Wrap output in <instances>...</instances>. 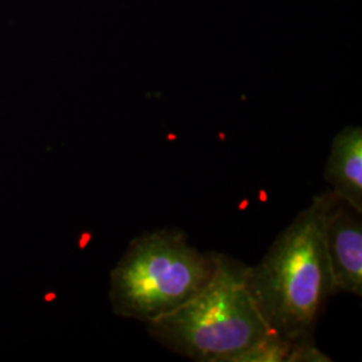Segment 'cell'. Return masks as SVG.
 Instances as JSON below:
<instances>
[{"label": "cell", "mask_w": 362, "mask_h": 362, "mask_svg": "<svg viewBox=\"0 0 362 362\" xmlns=\"http://www.w3.org/2000/svg\"><path fill=\"white\" fill-rule=\"evenodd\" d=\"M334 194H315L274 240L257 266L247 267V287L266 324L293 342L314 341L327 298L334 296L325 247V218Z\"/></svg>", "instance_id": "1"}, {"label": "cell", "mask_w": 362, "mask_h": 362, "mask_svg": "<svg viewBox=\"0 0 362 362\" xmlns=\"http://www.w3.org/2000/svg\"><path fill=\"white\" fill-rule=\"evenodd\" d=\"M247 266L216 254L215 270L194 297L146 324L167 349L197 362H233L272 332L247 287Z\"/></svg>", "instance_id": "2"}, {"label": "cell", "mask_w": 362, "mask_h": 362, "mask_svg": "<svg viewBox=\"0 0 362 362\" xmlns=\"http://www.w3.org/2000/svg\"><path fill=\"white\" fill-rule=\"evenodd\" d=\"M215 260V252H200L179 230L137 236L110 272L113 313L144 325L167 315L207 284Z\"/></svg>", "instance_id": "3"}, {"label": "cell", "mask_w": 362, "mask_h": 362, "mask_svg": "<svg viewBox=\"0 0 362 362\" xmlns=\"http://www.w3.org/2000/svg\"><path fill=\"white\" fill-rule=\"evenodd\" d=\"M362 214L334 196L325 218L333 291L362 296Z\"/></svg>", "instance_id": "4"}, {"label": "cell", "mask_w": 362, "mask_h": 362, "mask_svg": "<svg viewBox=\"0 0 362 362\" xmlns=\"http://www.w3.org/2000/svg\"><path fill=\"white\" fill-rule=\"evenodd\" d=\"M325 180L337 199L362 214V130L348 127L332 144L325 168Z\"/></svg>", "instance_id": "5"}, {"label": "cell", "mask_w": 362, "mask_h": 362, "mask_svg": "<svg viewBox=\"0 0 362 362\" xmlns=\"http://www.w3.org/2000/svg\"><path fill=\"white\" fill-rule=\"evenodd\" d=\"M294 342L275 333L240 353L233 362H287Z\"/></svg>", "instance_id": "6"}, {"label": "cell", "mask_w": 362, "mask_h": 362, "mask_svg": "<svg viewBox=\"0 0 362 362\" xmlns=\"http://www.w3.org/2000/svg\"><path fill=\"white\" fill-rule=\"evenodd\" d=\"M329 361L332 360L314 345V341H300V342H294L287 362Z\"/></svg>", "instance_id": "7"}]
</instances>
